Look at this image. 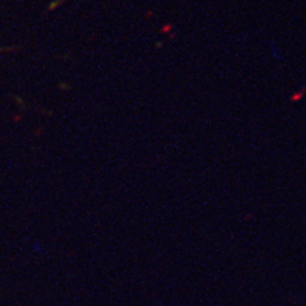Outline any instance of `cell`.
Here are the masks:
<instances>
[{"label":"cell","instance_id":"1","mask_svg":"<svg viewBox=\"0 0 306 306\" xmlns=\"http://www.w3.org/2000/svg\"><path fill=\"white\" fill-rule=\"evenodd\" d=\"M269 51L272 52V55L274 56V58L277 59V60H279V59H281V56H279V51H281V50H279L278 47H277V45H274V43H270Z\"/></svg>","mask_w":306,"mask_h":306}]
</instances>
